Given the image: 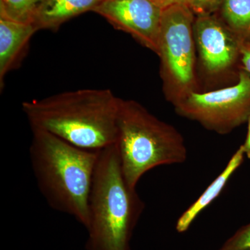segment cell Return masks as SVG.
<instances>
[{
  "label": "cell",
  "instance_id": "6da1fadb",
  "mask_svg": "<svg viewBox=\"0 0 250 250\" xmlns=\"http://www.w3.org/2000/svg\"><path fill=\"white\" fill-rule=\"evenodd\" d=\"M120 99L109 89H82L24 102L22 107L32 131L100 151L116 144Z\"/></svg>",
  "mask_w": 250,
  "mask_h": 250
},
{
  "label": "cell",
  "instance_id": "7a4b0ae2",
  "mask_svg": "<svg viewBox=\"0 0 250 250\" xmlns=\"http://www.w3.org/2000/svg\"><path fill=\"white\" fill-rule=\"evenodd\" d=\"M100 152L77 147L45 131H32L29 156L39 191L51 208L85 229Z\"/></svg>",
  "mask_w": 250,
  "mask_h": 250
},
{
  "label": "cell",
  "instance_id": "3957f363",
  "mask_svg": "<svg viewBox=\"0 0 250 250\" xmlns=\"http://www.w3.org/2000/svg\"><path fill=\"white\" fill-rule=\"evenodd\" d=\"M144 207L125 180L116 144L100 150L88 202L87 250H129Z\"/></svg>",
  "mask_w": 250,
  "mask_h": 250
},
{
  "label": "cell",
  "instance_id": "277c9868",
  "mask_svg": "<svg viewBox=\"0 0 250 250\" xmlns=\"http://www.w3.org/2000/svg\"><path fill=\"white\" fill-rule=\"evenodd\" d=\"M116 146L126 183L136 189L149 170L186 162L188 149L182 134L133 100L120 99Z\"/></svg>",
  "mask_w": 250,
  "mask_h": 250
},
{
  "label": "cell",
  "instance_id": "5b68a950",
  "mask_svg": "<svg viewBox=\"0 0 250 250\" xmlns=\"http://www.w3.org/2000/svg\"><path fill=\"white\" fill-rule=\"evenodd\" d=\"M195 19L188 5H174L163 10L157 55L164 93L174 106L198 91Z\"/></svg>",
  "mask_w": 250,
  "mask_h": 250
},
{
  "label": "cell",
  "instance_id": "8992f818",
  "mask_svg": "<svg viewBox=\"0 0 250 250\" xmlns=\"http://www.w3.org/2000/svg\"><path fill=\"white\" fill-rule=\"evenodd\" d=\"M179 116L205 129L228 134L248 123L250 116V74L241 69L236 84L221 89L194 92L174 106Z\"/></svg>",
  "mask_w": 250,
  "mask_h": 250
},
{
  "label": "cell",
  "instance_id": "52a82bcc",
  "mask_svg": "<svg viewBox=\"0 0 250 250\" xmlns=\"http://www.w3.org/2000/svg\"><path fill=\"white\" fill-rule=\"evenodd\" d=\"M93 11L157 54L163 9L152 0H103Z\"/></svg>",
  "mask_w": 250,
  "mask_h": 250
},
{
  "label": "cell",
  "instance_id": "ba28073f",
  "mask_svg": "<svg viewBox=\"0 0 250 250\" xmlns=\"http://www.w3.org/2000/svg\"><path fill=\"white\" fill-rule=\"evenodd\" d=\"M193 30L200 62L208 75L225 73L241 61L242 39L223 21L212 14L197 15Z\"/></svg>",
  "mask_w": 250,
  "mask_h": 250
},
{
  "label": "cell",
  "instance_id": "9c48e42d",
  "mask_svg": "<svg viewBox=\"0 0 250 250\" xmlns=\"http://www.w3.org/2000/svg\"><path fill=\"white\" fill-rule=\"evenodd\" d=\"M38 29L34 24L15 22L0 18V88L25 53L31 39Z\"/></svg>",
  "mask_w": 250,
  "mask_h": 250
},
{
  "label": "cell",
  "instance_id": "30bf717a",
  "mask_svg": "<svg viewBox=\"0 0 250 250\" xmlns=\"http://www.w3.org/2000/svg\"><path fill=\"white\" fill-rule=\"evenodd\" d=\"M245 156L244 151L241 146L218 177L179 217L176 224V230L179 233L187 231L197 216L221 194L233 174L243 164Z\"/></svg>",
  "mask_w": 250,
  "mask_h": 250
},
{
  "label": "cell",
  "instance_id": "8fae6325",
  "mask_svg": "<svg viewBox=\"0 0 250 250\" xmlns=\"http://www.w3.org/2000/svg\"><path fill=\"white\" fill-rule=\"evenodd\" d=\"M103 0H41L34 18L38 30L56 31L64 22L87 11H93Z\"/></svg>",
  "mask_w": 250,
  "mask_h": 250
},
{
  "label": "cell",
  "instance_id": "7c38bea8",
  "mask_svg": "<svg viewBox=\"0 0 250 250\" xmlns=\"http://www.w3.org/2000/svg\"><path fill=\"white\" fill-rule=\"evenodd\" d=\"M220 9L225 24L242 39H250V0H224Z\"/></svg>",
  "mask_w": 250,
  "mask_h": 250
},
{
  "label": "cell",
  "instance_id": "4fadbf2b",
  "mask_svg": "<svg viewBox=\"0 0 250 250\" xmlns=\"http://www.w3.org/2000/svg\"><path fill=\"white\" fill-rule=\"evenodd\" d=\"M41 0H0V18L34 24Z\"/></svg>",
  "mask_w": 250,
  "mask_h": 250
},
{
  "label": "cell",
  "instance_id": "5bb4252c",
  "mask_svg": "<svg viewBox=\"0 0 250 250\" xmlns=\"http://www.w3.org/2000/svg\"><path fill=\"white\" fill-rule=\"evenodd\" d=\"M219 250H250V223L229 238Z\"/></svg>",
  "mask_w": 250,
  "mask_h": 250
},
{
  "label": "cell",
  "instance_id": "9a60e30c",
  "mask_svg": "<svg viewBox=\"0 0 250 250\" xmlns=\"http://www.w3.org/2000/svg\"><path fill=\"white\" fill-rule=\"evenodd\" d=\"M224 0H192L189 6L197 15L213 14L220 9Z\"/></svg>",
  "mask_w": 250,
  "mask_h": 250
},
{
  "label": "cell",
  "instance_id": "2e32d148",
  "mask_svg": "<svg viewBox=\"0 0 250 250\" xmlns=\"http://www.w3.org/2000/svg\"><path fill=\"white\" fill-rule=\"evenodd\" d=\"M241 62L242 69L250 74V39H242Z\"/></svg>",
  "mask_w": 250,
  "mask_h": 250
},
{
  "label": "cell",
  "instance_id": "e0dca14e",
  "mask_svg": "<svg viewBox=\"0 0 250 250\" xmlns=\"http://www.w3.org/2000/svg\"><path fill=\"white\" fill-rule=\"evenodd\" d=\"M154 4L164 10L174 5L185 4L189 6L192 0H152Z\"/></svg>",
  "mask_w": 250,
  "mask_h": 250
},
{
  "label": "cell",
  "instance_id": "ac0fdd59",
  "mask_svg": "<svg viewBox=\"0 0 250 250\" xmlns=\"http://www.w3.org/2000/svg\"><path fill=\"white\" fill-rule=\"evenodd\" d=\"M248 134H247V137L246 141H245L244 144L242 145V147H243V151H244L245 155L250 159V116L248 121Z\"/></svg>",
  "mask_w": 250,
  "mask_h": 250
}]
</instances>
